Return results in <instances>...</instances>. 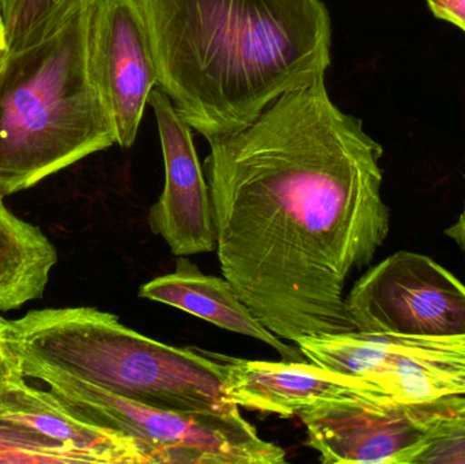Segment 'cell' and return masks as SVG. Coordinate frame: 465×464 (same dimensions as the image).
Wrapping results in <instances>:
<instances>
[{"label":"cell","mask_w":465,"mask_h":464,"mask_svg":"<svg viewBox=\"0 0 465 464\" xmlns=\"http://www.w3.org/2000/svg\"><path fill=\"white\" fill-rule=\"evenodd\" d=\"M204 161L223 277L271 332L357 331L344 288L391 226L381 144L324 79L282 95Z\"/></svg>","instance_id":"obj_1"},{"label":"cell","mask_w":465,"mask_h":464,"mask_svg":"<svg viewBox=\"0 0 465 464\" xmlns=\"http://www.w3.org/2000/svg\"><path fill=\"white\" fill-rule=\"evenodd\" d=\"M141 2L157 87L209 143L330 68L332 25L322 0Z\"/></svg>","instance_id":"obj_2"},{"label":"cell","mask_w":465,"mask_h":464,"mask_svg":"<svg viewBox=\"0 0 465 464\" xmlns=\"http://www.w3.org/2000/svg\"><path fill=\"white\" fill-rule=\"evenodd\" d=\"M3 345L18 367L73 376L153 408L238 413L225 390L226 356L144 337L90 307L30 311L3 319Z\"/></svg>","instance_id":"obj_3"},{"label":"cell","mask_w":465,"mask_h":464,"mask_svg":"<svg viewBox=\"0 0 465 464\" xmlns=\"http://www.w3.org/2000/svg\"><path fill=\"white\" fill-rule=\"evenodd\" d=\"M116 144L93 86L84 48V8L41 43L11 52L0 73V195Z\"/></svg>","instance_id":"obj_4"},{"label":"cell","mask_w":465,"mask_h":464,"mask_svg":"<svg viewBox=\"0 0 465 464\" xmlns=\"http://www.w3.org/2000/svg\"><path fill=\"white\" fill-rule=\"evenodd\" d=\"M43 381L76 419L131 439L146 464H281L286 451L262 440L238 413H184L153 408L64 373L18 367Z\"/></svg>","instance_id":"obj_5"},{"label":"cell","mask_w":465,"mask_h":464,"mask_svg":"<svg viewBox=\"0 0 465 464\" xmlns=\"http://www.w3.org/2000/svg\"><path fill=\"white\" fill-rule=\"evenodd\" d=\"M308 361L349 376L360 400L417 406L465 395V335L409 338L351 331L295 342Z\"/></svg>","instance_id":"obj_6"},{"label":"cell","mask_w":465,"mask_h":464,"mask_svg":"<svg viewBox=\"0 0 465 464\" xmlns=\"http://www.w3.org/2000/svg\"><path fill=\"white\" fill-rule=\"evenodd\" d=\"M355 330L379 335H465V285L420 253L399 251L369 269L346 297Z\"/></svg>","instance_id":"obj_7"},{"label":"cell","mask_w":465,"mask_h":464,"mask_svg":"<svg viewBox=\"0 0 465 464\" xmlns=\"http://www.w3.org/2000/svg\"><path fill=\"white\" fill-rule=\"evenodd\" d=\"M84 48L90 79L114 125L116 144L130 149L158 84L141 0H92L84 7Z\"/></svg>","instance_id":"obj_8"},{"label":"cell","mask_w":465,"mask_h":464,"mask_svg":"<svg viewBox=\"0 0 465 464\" xmlns=\"http://www.w3.org/2000/svg\"><path fill=\"white\" fill-rule=\"evenodd\" d=\"M442 400L385 406L344 398L302 411L300 419L322 463L412 464Z\"/></svg>","instance_id":"obj_9"},{"label":"cell","mask_w":465,"mask_h":464,"mask_svg":"<svg viewBox=\"0 0 465 464\" xmlns=\"http://www.w3.org/2000/svg\"><path fill=\"white\" fill-rule=\"evenodd\" d=\"M149 104L154 109L165 163V187L150 207V229L176 256L217 251L212 196L191 127L160 87L153 90Z\"/></svg>","instance_id":"obj_10"},{"label":"cell","mask_w":465,"mask_h":464,"mask_svg":"<svg viewBox=\"0 0 465 464\" xmlns=\"http://www.w3.org/2000/svg\"><path fill=\"white\" fill-rule=\"evenodd\" d=\"M225 390L238 408L284 419L300 416L322 403L360 398L354 379L311 361H248L229 356Z\"/></svg>","instance_id":"obj_11"},{"label":"cell","mask_w":465,"mask_h":464,"mask_svg":"<svg viewBox=\"0 0 465 464\" xmlns=\"http://www.w3.org/2000/svg\"><path fill=\"white\" fill-rule=\"evenodd\" d=\"M139 297L171 305L220 329L253 338L278 351L284 361H308L298 346L286 345L271 332L225 277L207 275L188 256H177L176 270L139 289Z\"/></svg>","instance_id":"obj_12"},{"label":"cell","mask_w":465,"mask_h":464,"mask_svg":"<svg viewBox=\"0 0 465 464\" xmlns=\"http://www.w3.org/2000/svg\"><path fill=\"white\" fill-rule=\"evenodd\" d=\"M0 417L63 444L86 463L146 464L131 439L76 419L48 390L29 386L22 375L0 394Z\"/></svg>","instance_id":"obj_13"},{"label":"cell","mask_w":465,"mask_h":464,"mask_svg":"<svg viewBox=\"0 0 465 464\" xmlns=\"http://www.w3.org/2000/svg\"><path fill=\"white\" fill-rule=\"evenodd\" d=\"M0 195V312L18 310L45 293L56 247L38 226L16 217Z\"/></svg>","instance_id":"obj_14"},{"label":"cell","mask_w":465,"mask_h":464,"mask_svg":"<svg viewBox=\"0 0 465 464\" xmlns=\"http://www.w3.org/2000/svg\"><path fill=\"white\" fill-rule=\"evenodd\" d=\"M92 0H0L11 52L45 40Z\"/></svg>","instance_id":"obj_15"},{"label":"cell","mask_w":465,"mask_h":464,"mask_svg":"<svg viewBox=\"0 0 465 464\" xmlns=\"http://www.w3.org/2000/svg\"><path fill=\"white\" fill-rule=\"evenodd\" d=\"M412 464H465V395L440 402Z\"/></svg>","instance_id":"obj_16"},{"label":"cell","mask_w":465,"mask_h":464,"mask_svg":"<svg viewBox=\"0 0 465 464\" xmlns=\"http://www.w3.org/2000/svg\"><path fill=\"white\" fill-rule=\"evenodd\" d=\"M86 463L81 455L24 425L0 417V464Z\"/></svg>","instance_id":"obj_17"},{"label":"cell","mask_w":465,"mask_h":464,"mask_svg":"<svg viewBox=\"0 0 465 464\" xmlns=\"http://www.w3.org/2000/svg\"><path fill=\"white\" fill-rule=\"evenodd\" d=\"M434 16L455 25L465 33V0H428Z\"/></svg>","instance_id":"obj_18"},{"label":"cell","mask_w":465,"mask_h":464,"mask_svg":"<svg viewBox=\"0 0 465 464\" xmlns=\"http://www.w3.org/2000/svg\"><path fill=\"white\" fill-rule=\"evenodd\" d=\"M18 375H21L18 365H16L15 360L10 354L0 359V394H2L5 387Z\"/></svg>","instance_id":"obj_19"},{"label":"cell","mask_w":465,"mask_h":464,"mask_svg":"<svg viewBox=\"0 0 465 464\" xmlns=\"http://www.w3.org/2000/svg\"><path fill=\"white\" fill-rule=\"evenodd\" d=\"M445 234L460 247L465 256V204L460 217H459V220L456 221L453 225H450V228L445 231Z\"/></svg>","instance_id":"obj_20"},{"label":"cell","mask_w":465,"mask_h":464,"mask_svg":"<svg viewBox=\"0 0 465 464\" xmlns=\"http://www.w3.org/2000/svg\"><path fill=\"white\" fill-rule=\"evenodd\" d=\"M11 49L8 43L7 30H5V21H3L2 14H0V73L5 68L8 57H10Z\"/></svg>","instance_id":"obj_21"},{"label":"cell","mask_w":465,"mask_h":464,"mask_svg":"<svg viewBox=\"0 0 465 464\" xmlns=\"http://www.w3.org/2000/svg\"><path fill=\"white\" fill-rule=\"evenodd\" d=\"M2 323H3V318L0 316V329H2ZM8 353L7 350H5V345H3L2 341V335H0V359H3V357H7Z\"/></svg>","instance_id":"obj_22"}]
</instances>
